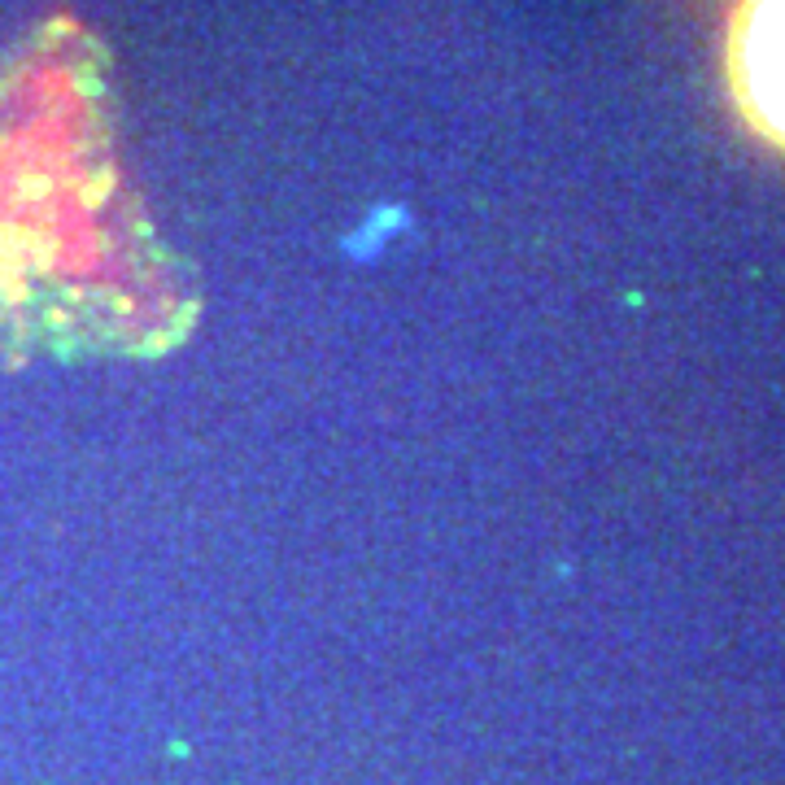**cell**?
I'll return each instance as SVG.
<instances>
[{
  "label": "cell",
  "mask_w": 785,
  "mask_h": 785,
  "mask_svg": "<svg viewBox=\"0 0 785 785\" xmlns=\"http://www.w3.org/2000/svg\"><path fill=\"white\" fill-rule=\"evenodd\" d=\"M729 70L746 118L785 144V0H746L738 9Z\"/></svg>",
  "instance_id": "1"
}]
</instances>
